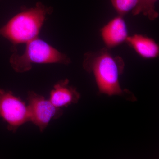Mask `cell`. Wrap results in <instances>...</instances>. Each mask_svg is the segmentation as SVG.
I'll return each mask as SVG.
<instances>
[{
	"label": "cell",
	"instance_id": "1",
	"mask_svg": "<svg viewBox=\"0 0 159 159\" xmlns=\"http://www.w3.org/2000/svg\"><path fill=\"white\" fill-rule=\"evenodd\" d=\"M83 67L87 72L94 75L100 94L120 96L130 101L136 99L132 93L120 85L119 78L124 70V61L119 56H114L107 48L86 53Z\"/></svg>",
	"mask_w": 159,
	"mask_h": 159
},
{
	"label": "cell",
	"instance_id": "2",
	"mask_svg": "<svg viewBox=\"0 0 159 159\" xmlns=\"http://www.w3.org/2000/svg\"><path fill=\"white\" fill-rule=\"evenodd\" d=\"M52 12L51 7L37 3L34 8L24 9L9 20L0 29V35L14 46L27 43L38 37L47 16Z\"/></svg>",
	"mask_w": 159,
	"mask_h": 159
},
{
	"label": "cell",
	"instance_id": "3",
	"mask_svg": "<svg viewBox=\"0 0 159 159\" xmlns=\"http://www.w3.org/2000/svg\"><path fill=\"white\" fill-rule=\"evenodd\" d=\"M25 52L22 55L15 52L10 58L13 70L19 73L28 72L32 64L59 63L68 65L71 60L48 43L38 37L26 43Z\"/></svg>",
	"mask_w": 159,
	"mask_h": 159
},
{
	"label": "cell",
	"instance_id": "4",
	"mask_svg": "<svg viewBox=\"0 0 159 159\" xmlns=\"http://www.w3.org/2000/svg\"><path fill=\"white\" fill-rule=\"evenodd\" d=\"M0 117L8 124L9 130L16 132L23 124L30 122L28 106L10 91L0 88Z\"/></svg>",
	"mask_w": 159,
	"mask_h": 159
},
{
	"label": "cell",
	"instance_id": "5",
	"mask_svg": "<svg viewBox=\"0 0 159 159\" xmlns=\"http://www.w3.org/2000/svg\"><path fill=\"white\" fill-rule=\"evenodd\" d=\"M27 100L30 122L37 126L41 132L44 131L51 120L62 116L61 108L56 107L49 99L33 91H29Z\"/></svg>",
	"mask_w": 159,
	"mask_h": 159
},
{
	"label": "cell",
	"instance_id": "6",
	"mask_svg": "<svg viewBox=\"0 0 159 159\" xmlns=\"http://www.w3.org/2000/svg\"><path fill=\"white\" fill-rule=\"evenodd\" d=\"M105 48L111 49L125 42L128 37L127 25L123 16L118 15L100 30Z\"/></svg>",
	"mask_w": 159,
	"mask_h": 159
},
{
	"label": "cell",
	"instance_id": "7",
	"mask_svg": "<svg viewBox=\"0 0 159 159\" xmlns=\"http://www.w3.org/2000/svg\"><path fill=\"white\" fill-rule=\"evenodd\" d=\"M80 98V94L77 89L69 85V80L66 79L54 85L49 99L55 107L61 108L77 103Z\"/></svg>",
	"mask_w": 159,
	"mask_h": 159
},
{
	"label": "cell",
	"instance_id": "8",
	"mask_svg": "<svg viewBox=\"0 0 159 159\" xmlns=\"http://www.w3.org/2000/svg\"><path fill=\"white\" fill-rule=\"evenodd\" d=\"M125 43L142 58L154 59L159 56L158 44L151 38L136 34L128 36Z\"/></svg>",
	"mask_w": 159,
	"mask_h": 159
},
{
	"label": "cell",
	"instance_id": "9",
	"mask_svg": "<svg viewBox=\"0 0 159 159\" xmlns=\"http://www.w3.org/2000/svg\"><path fill=\"white\" fill-rule=\"evenodd\" d=\"M158 0H139L138 5L132 11L133 16L140 14L148 17L150 20L153 21L159 17V13L155 9V4Z\"/></svg>",
	"mask_w": 159,
	"mask_h": 159
},
{
	"label": "cell",
	"instance_id": "10",
	"mask_svg": "<svg viewBox=\"0 0 159 159\" xmlns=\"http://www.w3.org/2000/svg\"><path fill=\"white\" fill-rule=\"evenodd\" d=\"M139 1V0H111L118 15L122 16L132 11L138 5Z\"/></svg>",
	"mask_w": 159,
	"mask_h": 159
}]
</instances>
